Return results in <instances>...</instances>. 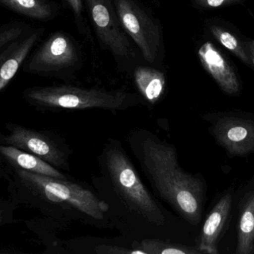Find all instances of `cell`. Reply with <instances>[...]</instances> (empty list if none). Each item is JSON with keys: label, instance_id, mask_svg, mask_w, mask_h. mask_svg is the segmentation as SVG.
<instances>
[{"label": "cell", "instance_id": "1", "mask_svg": "<svg viewBox=\"0 0 254 254\" xmlns=\"http://www.w3.org/2000/svg\"><path fill=\"white\" fill-rule=\"evenodd\" d=\"M94 190L107 204V218L133 241L158 239L180 243L179 219L146 187L122 142L110 138L98 155Z\"/></svg>", "mask_w": 254, "mask_h": 254}, {"label": "cell", "instance_id": "2", "mask_svg": "<svg viewBox=\"0 0 254 254\" xmlns=\"http://www.w3.org/2000/svg\"><path fill=\"white\" fill-rule=\"evenodd\" d=\"M128 146L155 195L191 225L202 216L204 184L201 177L185 171L176 148L146 128L133 129Z\"/></svg>", "mask_w": 254, "mask_h": 254}, {"label": "cell", "instance_id": "3", "mask_svg": "<svg viewBox=\"0 0 254 254\" xmlns=\"http://www.w3.org/2000/svg\"><path fill=\"white\" fill-rule=\"evenodd\" d=\"M19 192L24 201L55 219L68 222H91L110 226L107 204L95 190L67 179L55 178L14 169Z\"/></svg>", "mask_w": 254, "mask_h": 254}, {"label": "cell", "instance_id": "4", "mask_svg": "<svg viewBox=\"0 0 254 254\" xmlns=\"http://www.w3.org/2000/svg\"><path fill=\"white\" fill-rule=\"evenodd\" d=\"M24 96L37 107L50 110L103 109L122 111L137 105L140 99L125 91H107L71 86H45L26 89Z\"/></svg>", "mask_w": 254, "mask_h": 254}, {"label": "cell", "instance_id": "5", "mask_svg": "<svg viewBox=\"0 0 254 254\" xmlns=\"http://www.w3.org/2000/svg\"><path fill=\"white\" fill-rule=\"evenodd\" d=\"M7 128L8 134L3 137L1 144L33 154L58 170L69 169L71 151L61 137L14 124H9Z\"/></svg>", "mask_w": 254, "mask_h": 254}, {"label": "cell", "instance_id": "6", "mask_svg": "<svg viewBox=\"0 0 254 254\" xmlns=\"http://www.w3.org/2000/svg\"><path fill=\"white\" fill-rule=\"evenodd\" d=\"M118 17L141 51L143 58L152 63L160 46V31L153 19L131 0H116Z\"/></svg>", "mask_w": 254, "mask_h": 254}, {"label": "cell", "instance_id": "7", "mask_svg": "<svg viewBox=\"0 0 254 254\" xmlns=\"http://www.w3.org/2000/svg\"><path fill=\"white\" fill-rule=\"evenodd\" d=\"M86 2L101 42L117 56L131 55L128 37L110 0H86Z\"/></svg>", "mask_w": 254, "mask_h": 254}, {"label": "cell", "instance_id": "8", "mask_svg": "<svg viewBox=\"0 0 254 254\" xmlns=\"http://www.w3.org/2000/svg\"><path fill=\"white\" fill-rule=\"evenodd\" d=\"M77 59L72 41L64 34L57 33L36 52L28 64V70L34 73L59 71L71 67Z\"/></svg>", "mask_w": 254, "mask_h": 254}, {"label": "cell", "instance_id": "9", "mask_svg": "<svg viewBox=\"0 0 254 254\" xmlns=\"http://www.w3.org/2000/svg\"><path fill=\"white\" fill-rule=\"evenodd\" d=\"M216 141L232 155L254 152V121L226 116L218 119L211 128Z\"/></svg>", "mask_w": 254, "mask_h": 254}, {"label": "cell", "instance_id": "10", "mask_svg": "<svg viewBox=\"0 0 254 254\" xmlns=\"http://www.w3.org/2000/svg\"><path fill=\"white\" fill-rule=\"evenodd\" d=\"M232 202V195L226 194L206 218L196 246L201 254H219L218 245L229 219Z\"/></svg>", "mask_w": 254, "mask_h": 254}, {"label": "cell", "instance_id": "11", "mask_svg": "<svg viewBox=\"0 0 254 254\" xmlns=\"http://www.w3.org/2000/svg\"><path fill=\"white\" fill-rule=\"evenodd\" d=\"M198 57L203 67L225 92L234 94L238 92L240 85L234 70L211 43L207 42L200 47Z\"/></svg>", "mask_w": 254, "mask_h": 254}, {"label": "cell", "instance_id": "12", "mask_svg": "<svg viewBox=\"0 0 254 254\" xmlns=\"http://www.w3.org/2000/svg\"><path fill=\"white\" fill-rule=\"evenodd\" d=\"M40 35V31H36L22 40L13 42L0 52V92L14 77Z\"/></svg>", "mask_w": 254, "mask_h": 254}, {"label": "cell", "instance_id": "13", "mask_svg": "<svg viewBox=\"0 0 254 254\" xmlns=\"http://www.w3.org/2000/svg\"><path fill=\"white\" fill-rule=\"evenodd\" d=\"M0 156L4 158L13 169H19L55 178H68L58 169L52 167L41 158L13 146L0 143Z\"/></svg>", "mask_w": 254, "mask_h": 254}, {"label": "cell", "instance_id": "14", "mask_svg": "<svg viewBox=\"0 0 254 254\" xmlns=\"http://www.w3.org/2000/svg\"><path fill=\"white\" fill-rule=\"evenodd\" d=\"M134 82L143 98L152 104L158 102L165 89L164 73L149 67H138L134 71Z\"/></svg>", "mask_w": 254, "mask_h": 254}, {"label": "cell", "instance_id": "15", "mask_svg": "<svg viewBox=\"0 0 254 254\" xmlns=\"http://www.w3.org/2000/svg\"><path fill=\"white\" fill-rule=\"evenodd\" d=\"M249 195L240 212L237 227V254H252L254 252V189Z\"/></svg>", "mask_w": 254, "mask_h": 254}, {"label": "cell", "instance_id": "16", "mask_svg": "<svg viewBox=\"0 0 254 254\" xmlns=\"http://www.w3.org/2000/svg\"><path fill=\"white\" fill-rule=\"evenodd\" d=\"M145 254H201L196 246L158 239H146L138 242Z\"/></svg>", "mask_w": 254, "mask_h": 254}, {"label": "cell", "instance_id": "17", "mask_svg": "<svg viewBox=\"0 0 254 254\" xmlns=\"http://www.w3.org/2000/svg\"><path fill=\"white\" fill-rule=\"evenodd\" d=\"M0 2L16 13L36 19H46L52 14L49 4L41 0H0Z\"/></svg>", "mask_w": 254, "mask_h": 254}, {"label": "cell", "instance_id": "18", "mask_svg": "<svg viewBox=\"0 0 254 254\" xmlns=\"http://www.w3.org/2000/svg\"><path fill=\"white\" fill-rule=\"evenodd\" d=\"M211 30L216 38L225 47H226L229 50L232 51L239 58H241L245 62L249 64V59L246 55V52L243 50L237 39L233 34L222 29L221 28H219V27H212Z\"/></svg>", "mask_w": 254, "mask_h": 254}, {"label": "cell", "instance_id": "19", "mask_svg": "<svg viewBox=\"0 0 254 254\" xmlns=\"http://www.w3.org/2000/svg\"><path fill=\"white\" fill-rule=\"evenodd\" d=\"M23 31L22 25H10L0 28V52L10 43L19 40Z\"/></svg>", "mask_w": 254, "mask_h": 254}, {"label": "cell", "instance_id": "20", "mask_svg": "<svg viewBox=\"0 0 254 254\" xmlns=\"http://www.w3.org/2000/svg\"><path fill=\"white\" fill-rule=\"evenodd\" d=\"M93 253L97 254H145L139 248H125L117 245L100 244L95 246Z\"/></svg>", "mask_w": 254, "mask_h": 254}, {"label": "cell", "instance_id": "21", "mask_svg": "<svg viewBox=\"0 0 254 254\" xmlns=\"http://www.w3.org/2000/svg\"><path fill=\"white\" fill-rule=\"evenodd\" d=\"M77 17H80L83 10L82 0H66Z\"/></svg>", "mask_w": 254, "mask_h": 254}, {"label": "cell", "instance_id": "22", "mask_svg": "<svg viewBox=\"0 0 254 254\" xmlns=\"http://www.w3.org/2000/svg\"><path fill=\"white\" fill-rule=\"evenodd\" d=\"M6 219H10V217L6 212L5 205L2 203H0V225L5 223Z\"/></svg>", "mask_w": 254, "mask_h": 254}, {"label": "cell", "instance_id": "23", "mask_svg": "<svg viewBox=\"0 0 254 254\" xmlns=\"http://www.w3.org/2000/svg\"><path fill=\"white\" fill-rule=\"evenodd\" d=\"M251 49V56H252V61H253L254 64V45L252 44V46H250Z\"/></svg>", "mask_w": 254, "mask_h": 254}, {"label": "cell", "instance_id": "24", "mask_svg": "<svg viewBox=\"0 0 254 254\" xmlns=\"http://www.w3.org/2000/svg\"><path fill=\"white\" fill-rule=\"evenodd\" d=\"M1 169H0V177H1Z\"/></svg>", "mask_w": 254, "mask_h": 254}, {"label": "cell", "instance_id": "25", "mask_svg": "<svg viewBox=\"0 0 254 254\" xmlns=\"http://www.w3.org/2000/svg\"><path fill=\"white\" fill-rule=\"evenodd\" d=\"M41 1H45L46 0H41Z\"/></svg>", "mask_w": 254, "mask_h": 254}]
</instances>
